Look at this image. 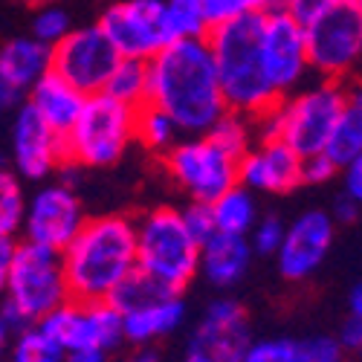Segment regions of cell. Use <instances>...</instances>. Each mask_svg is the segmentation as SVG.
Here are the masks:
<instances>
[{
	"mask_svg": "<svg viewBox=\"0 0 362 362\" xmlns=\"http://www.w3.org/2000/svg\"><path fill=\"white\" fill-rule=\"evenodd\" d=\"M148 102L165 110L183 136L209 134L229 110L209 38L171 41L148 62Z\"/></svg>",
	"mask_w": 362,
	"mask_h": 362,
	"instance_id": "6da1fadb",
	"label": "cell"
},
{
	"mask_svg": "<svg viewBox=\"0 0 362 362\" xmlns=\"http://www.w3.org/2000/svg\"><path fill=\"white\" fill-rule=\"evenodd\" d=\"M64 273L70 298L110 301V296L136 273V218L96 215L87 218L81 232L70 240Z\"/></svg>",
	"mask_w": 362,
	"mask_h": 362,
	"instance_id": "7a4b0ae2",
	"label": "cell"
},
{
	"mask_svg": "<svg viewBox=\"0 0 362 362\" xmlns=\"http://www.w3.org/2000/svg\"><path fill=\"white\" fill-rule=\"evenodd\" d=\"M261 33L264 15H244L229 23L212 26L206 35L215 55L218 78L229 110L247 113L252 119L264 116L281 102L264 62Z\"/></svg>",
	"mask_w": 362,
	"mask_h": 362,
	"instance_id": "3957f363",
	"label": "cell"
},
{
	"mask_svg": "<svg viewBox=\"0 0 362 362\" xmlns=\"http://www.w3.org/2000/svg\"><path fill=\"white\" fill-rule=\"evenodd\" d=\"M345 102V81L316 78L255 119L258 139H284L298 157L325 154Z\"/></svg>",
	"mask_w": 362,
	"mask_h": 362,
	"instance_id": "277c9868",
	"label": "cell"
},
{
	"mask_svg": "<svg viewBox=\"0 0 362 362\" xmlns=\"http://www.w3.org/2000/svg\"><path fill=\"white\" fill-rule=\"evenodd\" d=\"M200 247L183 209L154 206L136 218V269L171 293H183L200 276Z\"/></svg>",
	"mask_w": 362,
	"mask_h": 362,
	"instance_id": "5b68a950",
	"label": "cell"
},
{
	"mask_svg": "<svg viewBox=\"0 0 362 362\" xmlns=\"http://www.w3.org/2000/svg\"><path fill=\"white\" fill-rule=\"evenodd\" d=\"M70 301L64 255L58 250L33 244V240H18V252L12 261L9 290L0 305V313L6 316L12 330L44 322L52 310Z\"/></svg>",
	"mask_w": 362,
	"mask_h": 362,
	"instance_id": "8992f818",
	"label": "cell"
},
{
	"mask_svg": "<svg viewBox=\"0 0 362 362\" xmlns=\"http://www.w3.org/2000/svg\"><path fill=\"white\" fill-rule=\"evenodd\" d=\"M139 107L119 102L110 93L87 96L78 122L64 136V157L78 168H110L136 142Z\"/></svg>",
	"mask_w": 362,
	"mask_h": 362,
	"instance_id": "52a82bcc",
	"label": "cell"
},
{
	"mask_svg": "<svg viewBox=\"0 0 362 362\" xmlns=\"http://www.w3.org/2000/svg\"><path fill=\"white\" fill-rule=\"evenodd\" d=\"M163 160L165 174L171 183L183 192L189 200L212 203L232 186H238L240 160L215 142L209 134L183 136Z\"/></svg>",
	"mask_w": 362,
	"mask_h": 362,
	"instance_id": "ba28073f",
	"label": "cell"
},
{
	"mask_svg": "<svg viewBox=\"0 0 362 362\" xmlns=\"http://www.w3.org/2000/svg\"><path fill=\"white\" fill-rule=\"evenodd\" d=\"M310 70L319 78L345 81L362 62V4L342 0L308 23Z\"/></svg>",
	"mask_w": 362,
	"mask_h": 362,
	"instance_id": "9c48e42d",
	"label": "cell"
},
{
	"mask_svg": "<svg viewBox=\"0 0 362 362\" xmlns=\"http://www.w3.org/2000/svg\"><path fill=\"white\" fill-rule=\"evenodd\" d=\"M84 223H87V212L78 197V189L67 183V180L55 177L38 183V189L29 194L21 235L23 240L64 252Z\"/></svg>",
	"mask_w": 362,
	"mask_h": 362,
	"instance_id": "30bf717a",
	"label": "cell"
},
{
	"mask_svg": "<svg viewBox=\"0 0 362 362\" xmlns=\"http://www.w3.org/2000/svg\"><path fill=\"white\" fill-rule=\"evenodd\" d=\"M99 26L107 33L122 58L151 62L174 41L165 15V0H119L102 12Z\"/></svg>",
	"mask_w": 362,
	"mask_h": 362,
	"instance_id": "8fae6325",
	"label": "cell"
},
{
	"mask_svg": "<svg viewBox=\"0 0 362 362\" xmlns=\"http://www.w3.org/2000/svg\"><path fill=\"white\" fill-rule=\"evenodd\" d=\"M119 62H122V55L99 26V21L73 29L64 41L52 47V70L87 96L102 93Z\"/></svg>",
	"mask_w": 362,
	"mask_h": 362,
	"instance_id": "7c38bea8",
	"label": "cell"
},
{
	"mask_svg": "<svg viewBox=\"0 0 362 362\" xmlns=\"http://www.w3.org/2000/svg\"><path fill=\"white\" fill-rule=\"evenodd\" d=\"M44 327L64 345V351H116L125 342V319L113 301H78L70 298L44 319Z\"/></svg>",
	"mask_w": 362,
	"mask_h": 362,
	"instance_id": "4fadbf2b",
	"label": "cell"
},
{
	"mask_svg": "<svg viewBox=\"0 0 362 362\" xmlns=\"http://www.w3.org/2000/svg\"><path fill=\"white\" fill-rule=\"evenodd\" d=\"M9 160H12V168L26 183H44V180L55 177L67 163L64 136L29 102L15 107L12 125H9Z\"/></svg>",
	"mask_w": 362,
	"mask_h": 362,
	"instance_id": "5bb4252c",
	"label": "cell"
},
{
	"mask_svg": "<svg viewBox=\"0 0 362 362\" xmlns=\"http://www.w3.org/2000/svg\"><path fill=\"white\" fill-rule=\"evenodd\" d=\"M264 62L269 70L279 96H290L293 90L308 84L310 70V52H308V26L298 23L287 9H276L264 15Z\"/></svg>",
	"mask_w": 362,
	"mask_h": 362,
	"instance_id": "9a60e30c",
	"label": "cell"
},
{
	"mask_svg": "<svg viewBox=\"0 0 362 362\" xmlns=\"http://www.w3.org/2000/svg\"><path fill=\"white\" fill-rule=\"evenodd\" d=\"M339 223L327 209H308L293 223H287V235L276 252V267L287 281H308L325 264L334 247Z\"/></svg>",
	"mask_w": 362,
	"mask_h": 362,
	"instance_id": "2e32d148",
	"label": "cell"
},
{
	"mask_svg": "<svg viewBox=\"0 0 362 362\" xmlns=\"http://www.w3.org/2000/svg\"><path fill=\"white\" fill-rule=\"evenodd\" d=\"M301 160L284 139H255L240 157L238 183L255 194H290L301 186Z\"/></svg>",
	"mask_w": 362,
	"mask_h": 362,
	"instance_id": "e0dca14e",
	"label": "cell"
},
{
	"mask_svg": "<svg viewBox=\"0 0 362 362\" xmlns=\"http://www.w3.org/2000/svg\"><path fill=\"white\" fill-rule=\"evenodd\" d=\"M52 70V47L33 35L12 38L0 47V105L4 110L21 107L33 87Z\"/></svg>",
	"mask_w": 362,
	"mask_h": 362,
	"instance_id": "ac0fdd59",
	"label": "cell"
},
{
	"mask_svg": "<svg viewBox=\"0 0 362 362\" xmlns=\"http://www.w3.org/2000/svg\"><path fill=\"white\" fill-rule=\"evenodd\" d=\"M250 342H252L250 313L232 296H221L215 301H209V308L203 310L189 339L192 348H203L226 362H238V356L247 351Z\"/></svg>",
	"mask_w": 362,
	"mask_h": 362,
	"instance_id": "d6986e66",
	"label": "cell"
},
{
	"mask_svg": "<svg viewBox=\"0 0 362 362\" xmlns=\"http://www.w3.org/2000/svg\"><path fill=\"white\" fill-rule=\"evenodd\" d=\"M252 261L255 250L247 235L215 232L200 247V276L218 290H232L247 279Z\"/></svg>",
	"mask_w": 362,
	"mask_h": 362,
	"instance_id": "ffe728a7",
	"label": "cell"
},
{
	"mask_svg": "<svg viewBox=\"0 0 362 362\" xmlns=\"http://www.w3.org/2000/svg\"><path fill=\"white\" fill-rule=\"evenodd\" d=\"M125 319V342L131 345H154L186 322V301L183 293H168L154 301H145L139 308L122 313Z\"/></svg>",
	"mask_w": 362,
	"mask_h": 362,
	"instance_id": "44dd1931",
	"label": "cell"
},
{
	"mask_svg": "<svg viewBox=\"0 0 362 362\" xmlns=\"http://www.w3.org/2000/svg\"><path fill=\"white\" fill-rule=\"evenodd\" d=\"M26 102L33 105L58 134L67 136L70 128L78 122L84 105H87V93H81L76 84H70L67 78H62L55 70H49V73L33 87V93H29Z\"/></svg>",
	"mask_w": 362,
	"mask_h": 362,
	"instance_id": "7402d4cb",
	"label": "cell"
},
{
	"mask_svg": "<svg viewBox=\"0 0 362 362\" xmlns=\"http://www.w3.org/2000/svg\"><path fill=\"white\" fill-rule=\"evenodd\" d=\"M362 151V81L359 84H345V102L342 113L325 154L334 160L339 168L351 163Z\"/></svg>",
	"mask_w": 362,
	"mask_h": 362,
	"instance_id": "603a6c76",
	"label": "cell"
},
{
	"mask_svg": "<svg viewBox=\"0 0 362 362\" xmlns=\"http://www.w3.org/2000/svg\"><path fill=\"white\" fill-rule=\"evenodd\" d=\"M212 215H215L218 232L247 235L250 238L252 226L261 218V212H258V194L238 183L229 192H223L218 200H212Z\"/></svg>",
	"mask_w": 362,
	"mask_h": 362,
	"instance_id": "cb8c5ba5",
	"label": "cell"
},
{
	"mask_svg": "<svg viewBox=\"0 0 362 362\" xmlns=\"http://www.w3.org/2000/svg\"><path fill=\"white\" fill-rule=\"evenodd\" d=\"M180 139H183V131L177 128V122L165 110H160L157 105H151V102L139 107V116H136V142L142 148H148L151 154H157V157H165Z\"/></svg>",
	"mask_w": 362,
	"mask_h": 362,
	"instance_id": "d4e9b609",
	"label": "cell"
},
{
	"mask_svg": "<svg viewBox=\"0 0 362 362\" xmlns=\"http://www.w3.org/2000/svg\"><path fill=\"white\" fill-rule=\"evenodd\" d=\"M64 359H67L64 345L44 327V322L21 327L12 339L9 362H64Z\"/></svg>",
	"mask_w": 362,
	"mask_h": 362,
	"instance_id": "484cf974",
	"label": "cell"
},
{
	"mask_svg": "<svg viewBox=\"0 0 362 362\" xmlns=\"http://www.w3.org/2000/svg\"><path fill=\"white\" fill-rule=\"evenodd\" d=\"M23 183L26 180L15 168L0 165V238H18L23 232L26 203H29Z\"/></svg>",
	"mask_w": 362,
	"mask_h": 362,
	"instance_id": "4316f807",
	"label": "cell"
},
{
	"mask_svg": "<svg viewBox=\"0 0 362 362\" xmlns=\"http://www.w3.org/2000/svg\"><path fill=\"white\" fill-rule=\"evenodd\" d=\"M105 93L116 96L119 102H128L134 107L148 105V62H142V58H122L116 64Z\"/></svg>",
	"mask_w": 362,
	"mask_h": 362,
	"instance_id": "83f0119b",
	"label": "cell"
},
{
	"mask_svg": "<svg viewBox=\"0 0 362 362\" xmlns=\"http://www.w3.org/2000/svg\"><path fill=\"white\" fill-rule=\"evenodd\" d=\"M209 136L215 142H221L229 154H235L238 160L247 154V151L255 145L258 139V128H255V119L247 113H238V110H226L218 122L209 128Z\"/></svg>",
	"mask_w": 362,
	"mask_h": 362,
	"instance_id": "f1b7e54d",
	"label": "cell"
},
{
	"mask_svg": "<svg viewBox=\"0 0 362 362\" xmlns=\"http://www.w3.org/2000/svg\"><path fill=\"white\" fill-rule=\"evenodd\" d=\"M165 15L174 41L180 38H206L212 23L206 18L203 0H165Z\"/></svg>",
	"mask_w": 362,
	"mask_h": 362,
	"instance_id": "f546056e",
	"label": "cell"
},
{
	"mask_svg": "<svg viewBox=\"0 0 362 362\" xmlns=\"http://www.w3.org/2000/svg\"><path fill=\"white\" fill-rule=\"evenodd\" d=\"M206 6V18L212 26L229 23L235 18L244 15H267L284 6V0H203Z\"/></svg>",
	"mask_w": 362,
	"mask_h": 362,
	"instance_id": "4dcf8cb0",
	"label": "cell"
},
{
	"mask_svg": "<svg viewBox=\"0 0 362 362\" xmlns=\"http://www.w3.org/2000/svg\"><path fill=\"white\" fill-rule=\"evenodd\" d=\"M168 293H171V290H165L160 281H154L151 276H145L142 269H136V273L128 276L125 284L110 296V301L125 313V310H131V308H139V305H145V301H154V298L168 296Z\"/></svg>",
	"mask_w": 362,
	"mask_h": 362,
	"instance_id": "1f68e13d",
	"label": "cell"
},
{
	"mask_svg": "<svg viewBox=\"0 0 362 362\" xmlns=\"http://www.w3.org/2000/svg\"><path fill=\"white\" fill-rule=\"evenodd\" d=\"M73 29L76 26L70 21V12L62 6H52V4H44L33 18V38L44 41L47 47H55L58 41H64Z\"/></svg>",
	"mask_w": 362,
	"mask_h": 362,
	"instance_id": "d6a6232c",
	"label": "cell"
},
{
	"mask_svg": "<svg viewBox=\"0 0 362 362\" xmlns=\"http://www.w3.org/2000/svg\"><path fill=\"white\" fill-rule=\"evenodd\" d=\"M298 339L273 337V339H252L247 351L238 356V362H296Z\"/></svg>",
	"mask_w": 362,
	"mask_h": 362,
	"instance_id": "836d02e7",
	"label": "cell"
},
{
	"mask_svg": "<svg viewBox=\"0 0 362 362\" xmlns=\"http://www.w3.org/2000/svg\"><path fill=\"white\" fill-rule=\"evenodd\" d=\"M284 235H287V223L281 221V215L269 212V215H261L258 223L252 226V232H250V244H252L255 255H273V258H276V252H279V247H281Z\"/></svg>",
	"mask_w": 362,
	"mask_h": 362,
	"instance_id": "e575fe53",
	"label": "cell"
},
{
	"mask_svg": "<svg viewBox=\"0 0 362 362\" xmlns=\"http://www.w3.org/2000/svg\"><path fill=\"white\" fill-rule=\"evenodd\" d=\"M345 351L337 337H310V339H298V356L296 362H342Z\"/></svg>",
	"mask_w": 362,
	"mask_h": 362,
	"instance_id": "d590c367",
	"label": "cell"
},
{
	"mask_svg": "<svg viewBox=\"0 0 362 362\" xmlns=\"http://www.w3.org/2000/svg\"><path fill=\"white\" fill-rule=\"evenodd\" d=\"M183 218H186L192 235L200 240V244L218 232V226H215V215H212V203L189 200V206H183Z\"/></svg>",
	"mask_w": 362,
	"mask_h": 362,
	"instance_id": "8d00e7d4",
	"label": "cell"
},
{
	"mask_svg": "<svg viewBox=\"0 0 362 362\" xmlns=\"http://www.w3.org/2000/svg\"><path fill=\"white\" fill-rule=\"evenodd\" d=\"M337 174H342V168L327 154H313L301 160V186H325Z\"/></svg>",
	"mask_w": 362,
	"mask_h": 362,
	"instance_id": "74e56055",
	"label": "cell"
},
{
	"mask_svg": "<svg viewBox=\"0 0 362 362\" xmlns=\"http://www.w3.org/2000/svg\"><path fill=\"white\" fill-rule=\"evenodd\" d=\"M342 0H284V6L281 9H287L298 23H313L316 18H322L327 9H334V6H339Z\"/></svg>",
	"mask_w": 362,
	"mask_h": 362,
	"instance_id": "f35d334b",
	"label": "cell"
},
{
	"mask_svg": "<svg viewBox=\"0 0 362 362\" xmlns=\"http://www.w3.org/2000/svg\"><path fill=\"white\" fill-rule=\"evenodd\" d=\"M337 339H339V345H342V351L348 356H359L362 354V316L348 313V319L342 322Z\"/></svg>",
	"mask_w": 362,
	"mask_h": 362,
	"instance_id": "ab89813d",
	"label": "cell"
},
{
	"mask_svg": "<svg viewBox=\"0 0 362 362\" xmlns=\"http://www.w3.org/2000/svg\"><path fill=\"white\" fill-rule=\"evenodd\" d=\"M327 212L334 215V221H337L339 226H348V223H354L356 218H362V203H359L356 197H351L348 192H342V194H337L334 206H330Z\"/></svg>",
	"mask_w": 362,
	"mask_h": 362,
	"instance_id": "60d3db41",
	"label": "cell"
},
{
	"mask_svg": "<svg viewBox=\"0 0 362 362\" xmlns=\"http://www.w3.org/2000/svg\"><path fill=\"white\" fill-rule=\"evenodd\" d=\"M15 252H18V238H0V305H4L6 290H9Z\"/></svg>",
	"mask_w": 362,
	"mask_h": 362,
	"instance_id": "b9f144b4",
	"label": "cell"
},
{
	"mask_svg": "<svg viewBox=\"0 0 362 362\" xmlns=\"http://www.w3.org/2000/svg\"><path fill=\"white\" fill-rule=\"evenodd\" d=\"M342 192H348L362 203V151L351 163L342 165Z\"/></svg>",
	"mask_w": 362,
	"mask_h": 362,
	"instance_id": "7bdbcfd3",
	"label": "cell"
},
{
	"mask_svg": "<svg viewBox=\"0 0 362 362\" xmlns=\"http://www.w3.org/2000/svg\"><path fill=\"white\" fill-rule=\"evenodd\" d=\"M12 339H15V330H12V325L6 322V316L0 313V362H9Z\"/></svg>",
	"mask_w": 362,
	"mask_h": 362,
	"instance_id": "ee69618b",
	"label": "cell"
},
{
	"mask_svg": "<svg viewBox=\"0 0 362 362\" xmlns=\"http://www.w3.org/2000/svg\"><path fill=\"white\" fill-rule=\"evenodd\" d=\"M64 362H107V354L96 348H81V351H70Z\"/></svg>",
	"mask_w": 362,
	"mask_h": 362,
	"instance_id": "f6af8a7d",
	"label": "cell"
},
{
	"mask_svg": "<svg viewBox=\"0 0 362 362\" xmlns=\"http://www.w3.org/2000/svg\"><path fill=\"white\" fill-rule=\"evenodd\" d=\"M125 362H163V356L154 345H134V354Z\"/></svg>",
	"mask_w": 362,
	"mask_h": 362,
	"instance_id": "bcb514c9",
	"label": "cell"
},
{
	"mask_svg": "<svg viewBox=\"0 0 362 362\" xmlns=\"http://www.w3.org/2000/svg\"><path fill=\"white\" fill-rule=\"evenodd\" d=\"M180 362H226V359H221V356H215V354H209V351H203V348H192V345H189Z\"/></svg>",
	"mask_w": 362,
	"mask_h": 362,
	"instance_id": "7dc6e473",
	"label": "cell"
},
{
	"mask_svg": "<svg viewBox=\"0 0 362 362\" xmlns=\"http://www.w3.org/2000/svg\"><path fill=\"white\" fill-rule=\"evenodd\" d=\"M348 313L354 316H362V281H356L348 293Z\"/></svg>",
	"mask_w": 362,
	"mask_h": 362,
	"instance_id": "c3c4849f",
	"label": "cell"
},
{
	"mask_svg": "<svg viewBox=\"0 0 362 362\" xmlns=\"http://www.w3.org/2000/svg\"><path fill=\"white\" fill-rule=\"evenodd\" d=\"M26 6H44V4H52V0H21Z\"/></svg>",
	"mask_w": 362,
	"mask_h": 362,
	"instance_id": "681fc988",
	"label": "cell"
},
{
	"mask_svg": "<svg viewBox=\"0 0 362 362\" xmlns=\"http://www.w3.org/2000/svg\"><path fill=\"white\" fill-rule=\"evenodd\" d=\"M4 113H6V110H4V105H0V119H4Z\"/></svg>",
	"mask_w": 362,
	"mask_h": 362,
	"instance_id": "f907efd6",
	"label": "cell"
},
{
	"mask_svg": "<svg viewBox=\"0 0 362 362\" xmlns=\"http://www.w3.org/2000/svg\"><path fill=\"white\" fill-rule=\"evenodd\" d=\"M359 4H362V0H359Z\"/></svg>",
	"mask_w": 362,
	"mask_h": 362,
	"instance_id": "816d5d0a",
	"label": "cell"
},
{
	"mask_svg": "<svg viewBox=\"0 0 362 362\" xmlns=\"http://www.w3.org/2000/svg\"><path fill=\"white\" fill-rule=\"evenodd\" d=\"M342 362H345V359H342Z\"/></svg>",
	"mask_w": 362,
	"mask_h": 362,
	"instance_id": "f5cc1de1",
	"label": "cell"
}]
</instances>
